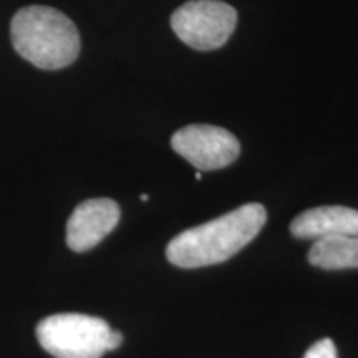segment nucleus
<instances>
[{
  "label": "nucleus",
  "mask_w": 358,
  "mask_h": 358,
  "mask_svg": "<svg viewBox=\"0 0 358 358\" xmlns=\"http://www.w3.org/2000/svg\"><path fill=\"white\" fill-rule=\"evenodd\" d=\"M266 221L267 211L262 204H244L173 237L166 248V257L181 268L221 264L256 239Z\"/></svg>",
  "instance_id": "1"
},
{
  "label": "nucleus",
  "mask_w": 358,
  "mask_h": 358,
  "mask_svg": "<svg viewBox=\"0 0 358 358\" xmlns=\"http://www.w3.org/2000/svg\"><path fill=\"white\" fill-rule=\"evenodd\" d=\"M110 332L100 317L83 313H57L37 325L38 343L55 358H101Z\"/></svg>",
  "instance_id": "3"
},
{
  "label": "nucleus",
  "mask_w": 358,
  "mask_h": 358,
  "mask_svg": "<svg viewBox=\"0 0 358 358\" xmlns=\"http://www.w3.org/2000/svg\"><path fill=\"white\" fill-rule=\"evenodd\" d=\"M171 146L198 171H216L239 158L241 143L227 129L213 124H189L178 129Z\"/></svg>",
  "instance_id": "5"
},
{
  "label": "nucleus",
  "mask_w": 358,
  "mask_h": 358,
  "mask_svg": "<svg viewBox=\"0 0 358 358\" xmlns=\"http://www.w3.org/2000/svg\"><path fill=\"white\" fill-rule=\"evenodd\" d=\"M297 239H322L329 236H358V211L345 206H320L299 214L290 224Z\"/></svg>",
  "instance_id": "7"
},
{
  "label": "nucleus",
  "mask_w": 358,
  "mask_h": 358,
  "mask_svg": "<svg viewBox=\"0 0 358 358\" xmlns=\"http://www.w3.org/2000/svg\"><path fill=\"white\" fill-rule=\"evenodd\" d=\"M201 178H203V174H201V171H199V173H196V179H198V181H199Z\"/></svg>",
  "instance_id": "12"
},
{
  "label": "nucleus",
  "mask_w": 358,
  "mask_h": 358,
  "mask_svg": "<svg viewBox=\"0 0 358 358\" xmlns=\"http://www.w3.org/2000/svg\"><path fill=\"white\" fill-rule=\"evenodd\" d=\"M123 343V335L116 330H111L110 337H108V343H106V352H113Z\"/></svg>",
  "instance_id": "10"
},
{
  "label": "nucleus",
  "mask_w": 358,
  "mask_h": 358,
  "mask_svg": "<svg viewBox=\"0 0 358 358\" xmlns=\"http://www.w3.org/2000/svg\"><path fill=\"white\" fill-rule=\"evenodd\" d=\"M308 262L325 271L358 268V236H329L317 239Z\"/></svg>",
  "instance_id": "8"
},
{
  "label": "nucleus",
  "mask_w": 358,
  "mask_h": 358,
  "mask_svg": "<svg viewBox=\"0 0 358 358\" xmlns=\"http://www.w3.org/2000/svg\"><path fill=\"white\" fill-rule=\"evenodd\" d=\"M10 38L17 53L42 70L65 69L80 53L77 27L52 7L20 8L12 19Z\"/></svg>",
  "instance_id": "2"
},
{
  "label": "nucleus",
  "mask_w": 358,
  "mask_h": 358,
  "mask_svg": "<svg viewBox=\"0 0 358 358\" xmlns=\"http://www.w3.org/2000/svg\"><path fill=\"white\" fill-rule=\"evenodd\" d=\"M303 358H338L337 347L330 338H322L308 348Z\"/></svg>",
  "instance_id": "9"
},
{
  "label": "nucleus",
  "mask_w": 358,
  "mask_h": 358,
  "mask_svg": "<svg viewBox=\"0 0 358 358\" xmlns=\"http://www.w3.org/2000/svg\"><path fill=\"white\" fill-rule=\"evenodd\" d=\"M237 12L221 0H191L171 15V29L191 48L209 52L221 48L231 38Z\"/></svg>",
  "instance_id": "4"
},
{
  "label": "nucleus",
  "mask_w": 358,
  "mask_h": 358,
  "mask_svg": "<svg viewBox=\"0 0 358 358\" xmlns=\"http://www.w3.org/2000/svg\"><path fill=\"white\" fill-rule=\"evenodd\" d=\"M148 199H150V196H148V194H141V201H143V203H146Z\"/></svg>",
  "instance_id": "11"
},
{
  "label": "nucleus",
  "mask_w": 358,
  "mask_h": 358,
  "mask_svg": "<svg viewBox=\"0 0 358 358\" xmlns=\"http://www.w3.org/2000/svg\"><path fill=\"white\" fill-rule=\"evenodd\" d=\"M120 216V206L113 199L83 201L75 208L66 222V244L75 252H87L115 229Z\"/></svg>",
  "instance_id": "6"
}]
</instances>
